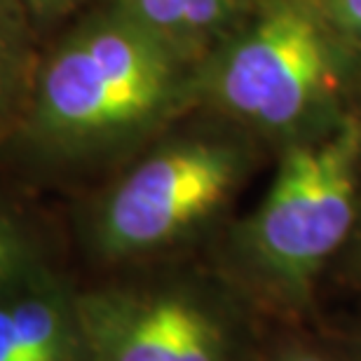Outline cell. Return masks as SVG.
I'll return each mask as SVG.
<instances>
[{
    "label": "cell",
    "instance_id": "1",
    "mask_svg": "<svg viewBox=\"0 0 361 361\" xmlns=\"http://www.w3.org/2000/svg\"><path fill=\"white\" fill-rule=\"evenodd\" d=\"M171 42L115 12L73 31L33 75L19 153L35 171L71 174L113 153L176 92Z\"/></svg>",
    "mask_w": 361,
    "mask_h": 361
},
{
    "label": "cell",
    "instance_id": "2",
    "mask_svg": "<svg viewBox=\"0 0 361 361\" xmlns=\"http://www.w3.org/2000/svg\"><path fill=\"white\" fill-rule=\"evenodd\" d=\"M361 125L291 148L235 237L240 272L279 307L307 302L314 279L355 223Z\"/></svg>",
    "mask_w": 361,
    "mask_h": 361
},
{
    "label": "cell",
    "instance_id": "3",
    "mask_svg": "<svg viewBox=\"0 0 361 361\" xmlns=\"http://www.w3.org/2000/svg\"><path fill=\"white\" fill-rule=\"evenodd\" d=\"M244 174L240 150L216 139H180L153 150L87 202L85 254L125 268L167 254L223 212Z\"/></svg>",
    "mask_w": 361,
    "mask_h": 361
},
{
    "label": "cell",
    "instance_id": "4",
    "mask_svg": "<svg viewBox=\"0 0 361 361\" xmlns=\"http://www.w3.org/2000/svg\"><path fill=\"white\" fill-rule=\"evenodd\" d=\"M78 312L92 361H247L230 300L192 279L78 284Z\"/></svg>",
    "mask_w": 361,
    "mask_h": 361
},
{
    "label": "cell",
    "instance_id": "5",
    "mask_svg": "<svg viewBox=\"0 0 361 361\" xmlns=\"http://www.w3.org/2000/svg\"><path fill=\"white\" fill-rule=\"evenodd\" d=\"M334 75L319 21L302 5L270 7L223 56L214 94L244 120L286 127L307 113Z\"/></svg>",
    "mask_w": 361,
    "mask_h": 361
},
{
    "label": "cell",
    "instance_id": "6",
    "mask_svg": "<svg viewBox=\"0 0 361 361\" xmlns=\"http://www.w3.org/2000/svg\"><path fill=\"white\" fill-rule=\"evenodd\" d=\"M0 361H92L78 279L49 265L0 298Z\"/></svg>",
    "mask_w": 361,
    "mask_h": 361
},
{
    "label": "cell",
    "instance_id": "7",
    "mask_svg": "<svg viewBox=\"0 0 361 361\" xmlns=\"http://www.w3.org/2000/svg\"><path fill=\"white\" fill-rule=\"evenodd\" d=\"M49 265L56 261L33 223L0 202V298Z\"/></svg>",
    "mask_w": 361,
    "mask_h": 361
},
{
    "label": "cell",
    "instance_id": "8",
    "mask_svg": "<svg viewBox=\"0 0 361 361\" xmlns=\"http://www.w3.org/2000/svg\"><path fill=\"white\" fill-rule=\"evenodd\" d=\"M26 78V47L19 21L7 10H0V134L10 125V113L19 97L31 92Z\"/></svg>",
    "mask_w": 361,
    "mask_h": 361
},
{
    "label": "cell",
    "instance_id": "9",
    "mask_svg": "<svg viewBox=\"0 0 361 361\" xmlns=\"http://www.w3.org/2000/svg\"><path fill=\"white\" fill-rule=\"evenodd\" d=\"M183 5L185 0H122L120 12L160 38L174 42L178 38Z\"/></svg>",
    "mask_w": 361,
    "mask_h": 361
},
{
    "label": "cell",
    "instance_id": "10",
    "mask_svg": "<svg viewBox=\"0 0 361 361\" xmlns=\"http://www.w3.org/2000/svg\"><path fill=\"white\" fill-rule=\"evenodd\" d=\"M261 361H345V359L331 355V352L322 348H312V345H286V348H277L274 352H270Z\"/></svg>",
    "mask_w": 361,
    "mask_h": 361
},
{
    "label": "cell",
    "instance_id": "11",
    "mask_svg": "<svg viewBox=\"0 0 361 361\" xmlns=\"http://www.w3.org/2000/svg\"><path fill=\"white\" fill-rule=\"evenodd\" d=\"M329 7L343 26L355 28L361 21V0H329Z\"/></svg>",
    "mask_w": 361,
    "mask_h": 361
},
{
    "label": "cell",
    "instance_id": "12",
    "mask_svg": "<svg viewBox=\"0 0 361 361\" xmlns=\"http://www.w3.org/2000/svg\"><path fill=\"white\" fill-rule=\"evenodd\" d=\"M28 5L33 7L35 12H56V10H63V7L73 5L75 0H26Z\"/></svg>",
    "mask_w": 361,
    "mask_h": 361
}]
</instances>
